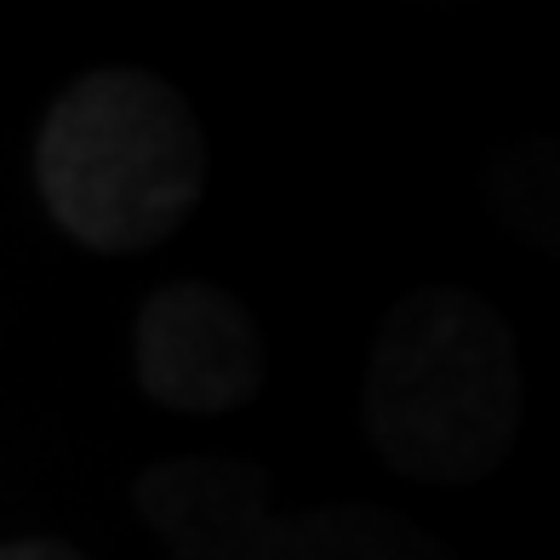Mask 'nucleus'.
<instances>
[{"label":"nucleus","instance_id":"7ed1b4c3","mask_svg":"<svg viewBox=\"0 0 560 560\" xmlns=\"http://www.w3.org/2000/svg\"><path fill=\"white\" fill-rule=\"evenodd\" d=\"M132 509L172 560H457L429 526L377 503L275 515L258 469L207 452L143 469Z\"/></svg>","mask_w":560,"mask_h":560},{"label":"nucleus","instance_id":"f257e3e1","mask_svg":"<svg viewBox=\"0 0 560 560\" xmlns=\"http://www.w3.org/2000/svg\"><path fill=\"white\" fill-rule=\"evenodd\" d=\"M521 412V354L492 298L418 287L384 315L361 377V418L395 475L475 487L509 457Z\"/></svg>","mask_w":560,"mask_h":560},{"label":"nucleus","instance_id":"20e7f679","mask_svg":"<svg viewBox=\"0 0 560 560\" xmlns=\"http://www.w3.org/2000/svg\"><path fill=\"white\" fill-rule=\"evenodd\" d=\"M143 395L184 418H218L264 389V332L252 310L207 280H166L132 326Z\"/></svg>","mask_w":560,"mask_h":560},{"label":"nucleus","instance_id":"f03ea898","mask_svg":"<svg viewBox=\"0 0 560 560\" xmlns=\"http://www.w3.org/2000/svg\"><path fill=\"white\" fill-rule=\"evenodd\" d=\"M30 172L40 207L74 246H161L207 195V132L189 97L161 74L115 63L81 74L46 109Z\"/></svg>","mask_w":560,"mask_h":560},{"label":"nucleus","instance_id":"423d86ee","mask_svg":"<svg viewBox=\"0 0 560 560\" xmlns=\"http://www.w3.org/2000/svg\"><path fill=\"white\" fill-rule=\"evenodd\" d=\"M0 560H86V555L58 544V538H12L7 549H0Z\"/></svg>","mask_w":560,"mask_h":560},{"label":"nucleus","instance_id":"39448f33","mask_svg":"<svg viewBox=\"0 0 560 560\" xmlns=\"http://www.w3.org/2000/svg\"><path fill=\"white\" fill-rule=\"evenodd\" d=\"M480 200L521 246L560 258V143L515 138L480 172Z\"/></svg>","mask_w":560,"mask_h":560}]
</instances>
